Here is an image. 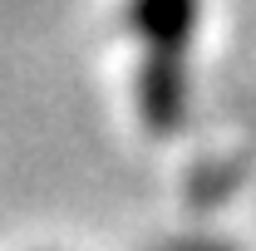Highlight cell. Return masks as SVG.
I'll return each instance as SVG.
<instances>
[{
  "label": "cell",
  "instance_id": "obj_2",
  "mask_svg": "<svg viewBox=\"0 0 256 251\" xmlns=\"http://www.w3.org/2000/svg\"><path fill=\"white\" fill-rule=\"evenodd\" d=\"M162 251H242V246H232L222 236H178L172 246H162Z\"/></svg>",
  "mask_w": 256,
  "mask_h": 251
},
{
  "label": "cell",
  "instance_id": "obj_1",
  "mask_svg": "<svg viewBox=\"0 0 256 251\" xmlns=\"http://www.w3.org/2000/svg\"><path fill=\"white\" fill-rule=\"evenodd\" d=\"M128 40L138 50L133 104L148 133H178L192 114V50L202 30V0H128Z\"/></svg>",
  "mask_w": 256,
  "mask_h": 251
}]
</instances>
